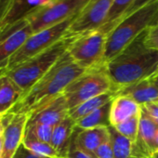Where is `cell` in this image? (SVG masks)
I'll return each instance as SVG.
<instances>
[{
	"label": "cell",
	"mask_w": 158,
	"mask_h": 158,
	"mask_svg": "<svg viewBox=\"0 0 158 158\" xmlns=\"http://www.w3.org/2000/svg\"><path fill=\"white\" fill-rule=\"evenodd\" d=\"M87 69L79 66L66 51L17 102L8 114H25L29 116L63 94L66 88Z\"/></svg>",
	"instance_id": "1"
},
{
	"label": "cell",
	"mask_w": 158,
	"mask_h": 158,
	"mask_svg": "<svg viewBox=\"0 0 158 158\" xmlns=\"http://www.w3.org/2000/svg\"><path fill=\"white\" fill-rule=\"evenodd\" d=\"M147 30L106 63L115 94L128 86L153 76L157 70L158 51L146 46Z\"/></svg>",
	"instance_id": "2"
},
{
	"label": "cell",
	"mask_w": 158,
	"mask_h": 158,
	"mask_svg": "<svg viewBox=\"0 0 158 158\" xmlns=\"http://www.w3.org/2000/svg\"><path fill=\"white\" fill-rule=\"evenodd\" d=\"M73 36L74 35H67L64 38L47 50L32 57L13 68L6 69L5 73L12 79L25 94L67 51Z\"/></svg>",
	"instance_id": "3"
},
{
	"label": "cell",
	"mask_w": 158,
	"mask_h": 158,
	"mask_svg": "<svg viewBox=\"0 0 158 158\" xmlns=\"http://www.w3.org/2000/svg\"><path fill=\"white\" fill-rule=\"evenodd\" d=\"M158 10V0L126 16L107 35L104 62L120 54L139 35L150 28Z\"/></svg>",
	"instance_id": "4"
},
{
	"label": "cell",
	"mask_w": 158,
	"mask_h": 158,
	"mask_svg": "<svg viewBox=\"0 0 158 158\" xmlns=\"http://www.w3.org/2000/svg\"><path fill=\"white\" fill-rule=\"evenodd\" d=\"M109 91L115 92L108 73L107 64L102 63L88 69L77 77L66 88L63 95L71 110L89 99Z\"/></svg>",
	"instance_id": "5"
},
{
	"label": "cell",
	"mask_w": 158,
	"mask_h": 158,
	"mask_svg": "<svg viewBox=\"0 0 158 158\" xmlns=\"http://www.w3.org/2000/svg\"><path fill=\"white\" fill-rule=\"evenodd\" d=\"M89 0H48L32 8L24 18L28 21L33 33L57 25L76 16Z\"/></svg>",
	"instance_id": "6"
},
{
	"label": "cell",
	"mask_w": 158,
	"mask_h": 158,
	"mask_svg": "<svg viewBox=\"0 0 158 158\" xmlns=\"http://www.w3.org/2000/svg\"><path fill=\"white\" fill-rule=\"evenodd\" d=\"M107 35L102 30H92L73 36L67 51L72 59L84 69L104 62Z\"/></svg>",
	"instance_id": "7"
},
{
	"label": "cell",
	"mask_w": 158,
	"mask_h": 158,
	"mask_svg": "<svg viewBox=\"0 0 158 158\" xmlns=\"http://www.w3.org/2000/svg\"><path fill=\"white\" fill-rule=\"evenodd\" d=\"M75 17L76 16L70 18L57 25L34 33L25 41L23 47L10 59L6 69L15 67L16 65L47 50L60 40L64 38L68 35L69 28Z\"/></svg>",
	"instance_id": "8"
},
{
	"label": "cell",
	"mask_w": 158,
	"mask_h": 158,
	"mask_svg": "<svg viewBox=\"0 0 158 158\" xmlns=\"http://www.w3.org/2000/svg\"><path fill=\"white\" fill-rule=\"evenodd\" d=\"M114 0H89L74 18L68 35H79L101 29L105 23Z\"/></svg>",
	"instance_id": "9"
},
{
	"label": "cell",
	"mask_w": 158,
	"mask_h": 158,
	"mask_svg": "<svg viewBox=\"0 0 158 158\" xmlns=\"http://www.w3.org/2000/svg\"><path fill=\"white\" fill-rule=\"evenodd\" d=\"M33 34V30L25 18L0 33V70L7 68L10 59Z\"/></svg>",
	"instance_id": "10"
},
{
	"label": "cell",
	"mask_w": 158,
	"mask_h": 158,
	"mask_svg": "<svg viewBox=\"0 0 158 158\" xmlns=\"http://www.w3.org/2000/svg\"><path fill=\"white\" fill-rule=\"evenodd\" d=\"M29 118L30 116L25 114H6L3 116L5 129L1 158H13L23 144Z\"/></svg>",
	"instance_id": "11"
},
{
	"label": "cell",
	"mask_w": 158,
	"mask_h": 158,
	"mask_svg": "<svg viewBox=\"0 0 158 158\" xmlns=\"http://www.w3.org/2000/svg\"><path fill=\"white\" fill-rule=\"evenodd\" d=\"M157 132L158 124L141 107L139 133L132 146L133 158H151L154 155Z\"/></svg>",
	"instance_id": "12"
},
{
	"label": "cell",
	"mask_w": 158,
	"mask_h": 158,
	"mask_svg": "<svg viewBox=\"0 0 158 158\" xmlns=\"http://www.w3.org/2000/svg\"><path fill=\"white\" fill-rule=\"evenodd\" d=\"M69 111L66 99L61 94L48 105L30 115L28 123L45 124L54 127L69 116Z\"/></svg>",
	"instance_id": "13"
},
{
	"label": "cell",
	"mask_w": 158,
	"mask_h": 158,
	"mask_svg": "<svg viewBox=\"0 0 158 158\" xmlns=\"http://www.w3.org/2000/svg\"><path fill=\"white\" fill-rule=\"evenodd\" d=\"M127 96L139 105L158 102V86L152 76L128 86L116 92V96Z\"/></svg>",
	"instance_id": "14"
},
{
	"label": "cell",
	"mask_w": 158,
	"mask_h": 158,
	"mask_svg": "<svg viewBox=\"0 0 158 158\" xmlns=\"http://www.w3.org/2000/svg\"><path fill=\"white\" fill-rule=\"evenodd\" d=\"M109 138L110 133L108 127H101L80 130V132L74 137V141L83 152L90 157L95 158V151Z\"/></svg>",
	"instance_id": "15"
},
{
	"label": "cell",
	"mask_w": 158,
	"mask_h": 158,
	"mask_svg": "<svg viewBox=\"0 0 158 158\" xmlns=\"http://www.w3.org/2000/svg\"><path fill=\"white\" fill-rule=\"evenodd\" d=\"M23 89L5 72L0 76V116H4L23 96Z\"/></svg>",
	"instance_id": "16"
},
{
	"label": "cell",
	"mask_w": 158,
	"mask_h": 158,
	"mask_svg": "<svg viewBox=\"0 0 158 158\" xmlns=\"http://www.w3.org/2000/svg\"><path fill=\"white\" fill-rule=\"evenodd\" d=\"M141 105L127 96H115L112 101L110 122L111 126H116L135 115L140 114Z\"/></svg>",
	"instance_id": "17"
},
{
	"label": "cell",
	"mask_w": 158,
	"mask_h": 158,
	"mask_svg": "<svg viewBox=\"0 0 158 158\" xmlns=\"http://www.w3.org/2000/svg\"><path fill=\"white\" fill-rule=\"evenodd\" d=\"M75 129V122L70 116L65 118L53 128L50 144L62 158H65Z\"/></svg>",
	"instance_id": "18"
},
{
	"label": "cell",
	"mask_w": 158,
	"mask_h": 158,
	"mask_svg": "<svg viewBox=\"0 0 158 158\" xmlns=\"http://www.w3.org/2000/svg\"><path fill=\"white\" fill-rule=\"evenodd\" d=\"M115 96H116L115 92L109 91V92L103 93L100 96L89 99V100L84 102L83 103L79 104L78 106L71 109L69 111V116L74 122H77L78 120L88 116L89 114H92L93 112L100 109L103 105L112 102Z\"/></svg>",
	"instance_id": "19"
},
{
	"label": "cell",
	"mask_w": 158,
	"mask_h": 158,
	"mask_svg": "<svg viewBox=\"0 0 158 158\" xmlns=\"http://www.w3.org/2000/svg\"><path fill=\"white\" fill-rule=\"evenodd\" d=\"M112 102L103 105L100 109L96 110L88 116L75 122L76 129L84 130L94 127H109L111 126L110 122V112H111Z\"/></svg>",
	"instance_id": "20"
},
{
	"label": "cell",
	"mask_w": 158,
	"mask_h": 158,
	"mask_svg": "<svg viewBox=\"0 0 158 158\" xmlns=\"http://www.w3.org/2000/svg\"><path fill=\"white\" fill-rule=\"evenodd\" d=\"M133 2L134 0H114L105 23L100 30L108 35L111 31L114 30L115 26L122 21Z\"/></svg>",
	"instance_id": "21"
},
{
	"label": "cell",
	"mask_w": 158,
	"mask_h": 158,
	"mask_svg": "<svg viewBox=\"0 0 158 158\" xmlns=\"http://www.w3.org/2000/svg\"><path fill=\"white\" fill-rule=\"evenodd\" d=\"M23 145L33 153L43 158H62L51 144L38 139L28 129H25Z\"/></svg>",
	"instance_id": "22"
},
{
	"label": "cell",
	"mask_w": 158,
	"mask_h": 158,
	"mask_svg": "<svg viewBox=\"0 0 158 158\" xmlns=\"http://www.w3.org/2000/svg\"><path fill=\"white\" fill-rule=\"evenodd\" d=\"M110 133V139L114 151V158H133L132 146L133 142L120 134L113 126L108 127Z\"/></svg>",
	"instance_id": "23"
},
{
	"label": "cell",
	"mask_w": 158,
	"mask_h": 158,
	"mask_svg": "<svg viewBox=\"0 0 158 158\" xmlns=\"http://www.w3.org/2000/svg\"><path fill=\"white\" fill-rule=\"evenodd\" d=\"M30 10L29 0H15L8 15L0 23V33L23 19Z\"/></svg>",
	"instance_id": "24"
},
{
	"label": "cell",
	"mask_w": 158,
	"mask_h": 158,
	"mask_svg": "<svg viewBox=\"0 0 158 158\" xmlns=\"http://www.w3.org/2000/svg\"><path fill=\"white\" fill-rule=\"evenodd\" d=\"M141 114V113H140ZM139 119L140 114L135 115L120 124H117L114 127V128L123 136L129 139L133 143L136 141L138 133H139Z\"/></svg>",
	"instance_id": "25"
},
{
	"label": "cell",
	"mask_w": 158,
	"mask_h": 158,
	"mask_svg": "<svg viewBox=\"0 0 158 158\" xmlns=\"http://www.w3.org/2000/svg\"><path fill=\"white\" fill-rule=\"evenodd\" d=\"M53 128V127L38 123H27L26 126V129L30 130L38 139L49 144L51 142Z\"/></svg>",
	"instance_id": "26"
},
{
	"label": "cell",
	"mask_w": 158,
	"mask_h": 158,
	"mask_svg": "<svg viewBox=\"0 0 158 158\" xmlns=\"http://www.w3.org/2000/svg\"><path fill=\"white\" fill-rule=\"evenodd\" d=\"M95 158H114L111 139H107L95 151Z\"/></svg>",
	"instance_id": "27"
},
{
	"label": "cell",
	"mask_w": 158,
	"mask_h": 158,
	"mask_svg": "<svg viewBox=\"0 0 158 158\" xmlns=\"http://www.w3.org/2000/svg\"><path fill=\"white\" fill-rule=\"evenodd\" d=\"M145 44L149 48L158 51V24L148 28L146 32Z\"/></svg>",
	"instance_id": "28"
},
{
	"label": "cell",
	"mask_w": 158,
	"mask_h": 158,
	"mask_svg": "<svg viewBox=\"0 0 158 158\" xmlns=\"http://www.w3.org/2000/svg\"><path fill=\"white\" fill-rule=\"evenodd\" d=\"M65 158H92V157H90L89 154H87L85 152H83L76 145L74 141V137H73L70 142Z\"/></svg>",
	"instance_id": "29"
},
{
	"label": "cell",
	"mask_w": 158,
	"mask_h": 158,
	"mask_svg": "<svg viewBox=\"0 0 158 158\" xmlns=\"http://www.w3.org/2000/svg\"><path fill=\"white\" fill-rule=\"evenodd\" d=\"M15 0H0V23L8 15Z\"/></svg>",
	"instance_id": "30"
},
{
	"label": "cell",
	"mask_w": 158,
	"mask_h": 158,
	"mask_svg": "<svg viewBox=\"0 0 158 158\" xmlns=\"http://www.w3.org/2000/svg\"><path fill=\"white\" fill-rule=\"evenodd\" d=\"M142 109L158 124V104L157 103H147L141 106Z\"/></svg>",
	"instance_id": "31"
},
{
	"label": "cell",
	"mask_w": 158,
	"mask_h": 158,
	"mask_svg": "<svg viewBox=\"0 0 158 158\" xmlns=\"http://www.w3.org/2000/svg\"><path fill=\"white\" fill-rule=\"evenodd\" d=\"M13 158H43L40 157L35 153H33L32 152H30L29 150H27L23 144L20 146V148L18 149L17 152L15 153V155L13 156Z\"/></svg>",
	"instance_id": "32"
},
{
	"label": "cell",
	"mask_w": 158,
	"mask_h": 158,
	"mask_svg": "<svg viewBox=\"0 0 158 158\" xmlns=\"http://www.w3.org/2000/svg\"><path fill=\"white\" fill-rule=\"evenodd\" d=\"M154 1H156V0H134L133 4L131 5L130 9L127 10V14L125 15V17L127 16V15H129V14H131V13H133V12L136 11L137 10H139V9H140V8H142V7L148 5V4H150V3H152V2H154ZM125 17H124V18H125ZM124 18H123V19H124ZM123 19H122V20H123Z\"/></svg>",
	"instance_id": "33"
},
{
	"label": "cell",
	"mask_w": 158,
	"mask_h": 158,
	"mask_svg": "<svg viewBox=\"0 0 158 158\" xmlns=\"http://www.w3.org/2000/svg\"><path fill=\"white\" fill-rule=\"evenodd\" d=\"M3 141H4V131L0 132V158L2 156V151H3Z\"/></svg>",
	"instance_id": "34"
},
{
	"label": "cell",
	"mask_w": 158,
	"mask_h": 158,
	"mask_svg": "<svg viewBox=\"0 0 158 158\" xmlns=\"http://www.w3.org/2000/svg\"><path fill=\"white\" fill-rule=\"evenodd\" d=\"M157 24H158V10H157L156 14L154 15V18H153V20H152V23H151V26H150V27L155 26V25H157Z\"/></svg>",
	"instance_id": "35"
},
{
	"label": "cell",
	"mask_w": 158,
	"mask_h": 158,
	"mask_svg": "<svg viewBox=\"0 0 158 158\" xmlns=\"http://www.w3.org/2000/svg\"><path fill=\"white\" fill-rule=\"evenodd\" d=\"M158 153V132L156 135V139H155V142H154V155Z\"/></svg>",
	"instance_id": "36"
},
{
	"label": "cell",
	"mask_w": 158,
	"mask_h": 158,
	"mask_svg": "<svg viewBox=\"0 0 158 158\" xmlns=\"http://www.w3.org/2000/svg\"><path fill=\"white\" fill-rule=\"evenodd\" d=\"M5 126H4V121H3V116H0V132L4 131Z\"/></svg>",
	"instance_id": "37"
},
{
	"label": "cell",
	"mask_w": 158,
	"mask_h": 158,
	"mask_svg": "<svg viewBox=\"0 0 158 158\" xmlns=\"http://www.w3.org/2000/svg\"><path fill=\"white\" fill-rule=\"evenodd\" d=\"M153 79H154V82L156 83V85L158 86V76H152Z\"/></svg>",
	"instance_id": "38"
},
{
	"label": "cell",
	"mask_w": 158,
	"mask_h": 158,
	"mask_svg": "<svg viewBox=\"0 0 158 158\" xmlns=\"http://www.w3.org/2000/svg\"><path fill=\"white\" fill-rule=\"evenodd\" d=\"M5 70H6V69H2V70H0V76H1V74H2V73L5 72Z\"/></svg>",
	"instance_id": "39"
},
{
	"label": "cell",
	"mask_w": 158,
	"mask_h": 158,
	"mask_svg": "<svg viewBox=\"0 0 158 158\" xmlns=\"http://www.w3.org/2000/svg\"><path fill=\"white\" fill-rule=\"evenodd\" d=\"M153 76H158V67H157V70H156V72H155V73H154Z\"/></svg>",
	"instance_id": "40"
},
{
	"label": "cell",
	"mask_w": 158,
	"mask_h": 158,
	"mask_svg": "<svg viewBox=\"0 0 158 158\" xmlns=\"http://www.w3.org/2000/svg\"><path fill=\"white\" fill-rule=\"evenodd\" d=\"M151 158H158V153H156L155 155H153L152 157H151Z\"/></svg>",
	"instance_id": "41"
},
{
	"label": "cell",
	"mask_w": 158,
	"mask_h": 158,
	"mask_svg": "<svg viewBox=\"0 0 158 158\" xmlns=\"http://www.w3.org/2000/svg\"><path fill=\"white\" fill-rule=\"evenodd\" d=\"M156 103H157V104H158V102H156Z\"/></svg>",
	"instance_id": "42"
}]
</instances>
